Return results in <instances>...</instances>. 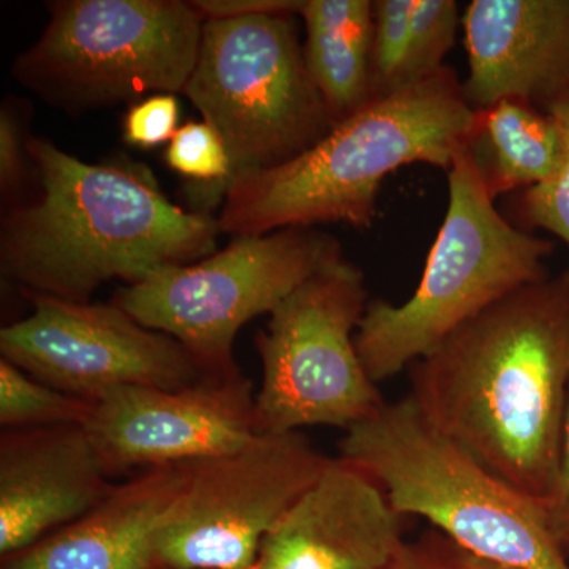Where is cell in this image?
<instances>
[{"label":"cell","instance_id":"e0dca14e","mask_svg":"<svg viewBox=\"0 0 569 569\" xmlns=\"http://www.w3.org/2000/svg\"><path fill=\"white\" fill-rule=\"evenodd\" d=\"M563 151L556 119L515 99L475 111L463 141V152L493 201L548 182L559 171Z\"/></svg>","mask_w":569,"mask_h":569},{"label":"cell","instance_id":"7402d4cb","mask_svg":"<svg viewBox=\"0 0 569 569\" xmlns=\"http://www.w3.org/2000/svg\"><path fill=\"white\" fill-rule=\"evenodd\" d=\"M460 22L455 0H415L400 89L418 84L447 66L445 58L455 47Z\"/></svg>","mask_w":569,"mask_h":569},{"label":"cell","instance_id":"4316f807","mask_svg":"<svg viewBox=\"0 0 569 569\" xmlns=\"http://www.w3.org/2000/svg\"><path fill=\"white\" fill-rule=\"evenodd\" d=\"M541 508L550 535L569 559V397L561 429L557 485L552 497Z\"/></svg>","mask_w":569,"mask_h":569},{"label":"cell","instance_id":"3957f363","mask_svg":"<svg viewBox=\"0 0 569 569\" xmlns=\"http://www.w3.org/2000/svg\"><path fill=\"white\" fill-rule=\"evenodd\" d=\"M473 116L449 66L372 99L290 162L238 176L217 219L220 233L246 238L318 223L366 230L376 222L385 179L413 163L448 171Z\"/></svg>","mask_w":569,"mask_h":569},{"label":"cell","instance_id":"5b68a950","mask_svg":"<svg viewBox=\"0 0 569 569\" xmlns=\"http://www.w3.org/2000/svg\"><path fill=\"white\" fill-rule=\"evenodd\" d=\"M448 208L417 290L400 306L370 299L355 343L373 383L408 369L459 326L549 277V239L498 211L466 152L447 171Z\"/></svg>","mask_w":569,"mask_h":569},{"label":"cell","instance_id":"30bf717a","mask_svg":"<svg viewBox=\"0 0 569 569\" xmlns=\"http://www.w3.org/2000/svg\"><path fill=\"white\" fill-rule=\"evenodd\" d=\"M302 433H258L244 447L189 463L157 539V568L254 569L266 535L328 466Z\"/></svg>","mask_w":569,"mask_h":569},{"label":"cell","instance_id":"4fadbf2b","mask_svg":"<svg viewBox=\"0 0 569 569\" xmlns=\"http://www.w3.org/2000/svg\"><path fill=\"white\" fill-rule=\"evenodd\" d=\"M403 545L402 516L383 489L331 459L266 535L254 569H385Z\"/></svg>","mask_w":569,"mask_h":569},{"label":"cell","instance_id":"7a4b0ae2","mask_svg":"<svg viewBox=\"0 0 569 569\" xmlns=\"http://www.w3.org/2000/svg\"><path fill=\"white\" fill-rule=\"evenodd\" d=\"M39 193L7 209L0 268L22 295L89 302L108 280L127 284L216 253L219 222L168 200L144 168L91 164L28 138Z\"/></svg>","mask_w":569,"mask_h":569},{"label":"cell","instance_id":"9a60e30c","mask_svg":"<svg viewBox=\"0 0 569 569\" xmlns=\"http://www.w3.org/2000/svg\"><path fill=\"white\" fill-rule=\"evenodd\" d=\"M462 26L475 111L505 99L546 110L568 91L569 0H473Z\"/></svg>","mask_w":569,"mask_h":569},{"label":"cell","instance_id":"d6986e66","mask_svg":"<svg viewBox=\"0 0 569 569\" xmlns=\"http://www.w3.org/2000/svg\"><path fill=\"white\" fill-rule=\"evenodd\" d=\"M92 408V402L48 387L0 359V425L7 430L84 426Z\"/></svg>","mask_w":569,"mask_h":569},{"label":"cell","instance_id":"7c38bea8","mask_svg":"<svg viewBox=\"0 0 569 569\" xmlns=\"http://www.w3.org/2000/svg\"><path fill=\"white\" fill-rule=\"evenodd\" d=\"M111 477L230 455L258 436L253 385L242 372L190 387H126L93 402L84 425Z\"/></svg>","mask_w":569,"mask_h":569},{"label":"cell","instance_id":"ac0fdd59","mask_svg":"<svg viewBox=\"0 0 569 569\" xmlns=\"http://www.w3.org/2000/svg\"><path fill=\"white\" fill-rule=\"evenodd\" d=\"M306 61L339 123L372 100L370 48L373 2L370 0H305Z\"/></svg>","mask_w":569,"mask_h":569},{"label":"cell","instance_id":"d4e9b609","mask_svg":"<svg viewBox=\"0 0 569 569\" xmlns=\"http://www.w3.org/2000/svg\"><path fill=\"white\" fill-rule=\"evenodd\" d=\"M179 102L171 93H156L133 103L123 116V141L141 149L170 142L178 132Z\"/></svg>","mask_w":569,"mask_h":569},{"label":"cell","instance_id":"83f0119b","mask_svg":"<svg viewBox=\"0 0 569 569\" xmlns=\"http://www.w3.org/2000/svg\"><path fill=\"white\" fill-rule=\"evenodd\" d=\"M203 20L250 17V14H299L305 0H193Z\"/></svg>","mask_w":569,"mask_h":569},{"label":"cell","instance_id":"484cf974","mask_svg":"<svg viewBox=\"0 0 569 569\" xmlns=\"http://www.w3.org/2000/svg\"><path fill=\"white\" fill-rule=\"evenodd\" d=\"M28 138H22L18 116L10 107L0 110V189L3 200L14 201L13 194L20 193L28 176Z\"/></svg>","mask_w":569,"mask_h":569},{"label":"cell","instance_id":"8fae6325","mask_svg":"<svg viewBox=\"0 0 569 569\" xmlns=\"http://www.w3.org/2000/svg\"><path fill=\"white\" fill-rule=\"evenodd\" d=\"M24 296L32 313L0 329V353L66 395L93 403L119 388L179 389L212 376L181 342L112 302Z\"/></svg>","mask_w":569,"mask_h":569},{"label":"cell","instance_id":"9c48e42d","mask_svg":"<svg viewBox=\"0 0 569 569\" xmlns=\"http://www.w3.org/2000/svg\"><path fill=\"white\" fill-rule=\"evenodd\" d=\"M367 306L365 272L340 258L277 307L254 339L263 365L254 396L257 433L309 426L347 430L387 406L356 350Z\"/></svg>","mask_w":569,"mask_h":569},{"label":"cell","instance_id":"6da1fadb","mask_svg":"<svg viewBox=\"0 0 569 569\" xmlns=\"http://www.w3.org/2000/svg\"><path fill=\"white\" fill-rule=\"evenodd\" d=\"M408 370L410 397L430 425L548 503L569 397V271L508 295Z\"/></svg>","mask_w":569,"mask_h":569},{"label":"cell","instance_id":"cb8c5ba5","mask_svg":"<svg viewBox=\"0 0 569 569\" xmlns=\"http://www.w3.org/2000/svg\"><path fill=\"white\" fill-rule=\"evenodd\" d=\"M385 569H515L482 559L447 535L430 530L415 542H407Z\"/></svg>","mask_w":569,"mask_h":569},{"label":"cell","instance_id":"2e32d148","mask_svg":"<svg viewBox=\"0 0 569 569\" xmlns=\"http://www.w3.org/2000/svg\"><path fill=\"white\" fill-rule=\"evenodd\" d=\"M189 479V463L149 468L3 569H156L157 539Z\"/></svg>","mask_w":569,"mask_h":569},{"label":"cell","instance_id":"277c9868","mask_svg":"<svg viewBox=\"0 0 569 569\" xmlns=\"http://www.w3.org/2000/svg\"><path fill=\"white\" fill-rule=\"evenodd\" d=\"M340 455L383 489L397 515L429 520L482 559L515 569H569L541 505L445 437L410 396L347 429Z\"/></svg>","mask_w":569,"mask_h":569},{"label":"cell","instance_id":"52a82bcc","mask_svg":"<svg viewBox=\"0 0 569 569\" xmlns=\"http://www.w3.org/2000/svg\"><path fill=\"white\" fill-rule=\"evenodd\" d=\"M295 17L204 21L183 96L227 146L228 187L238 176L290 162L337 126L307 66Z\"/></svg>","mask_w":569,"mask_h":569},{"label":"cell","instance_id":"44dd1931","mask_svg":"<svg viewBox=\"0 0 569 569\" xmlns=\"http://www.w3.org/2000/svg\"><path fill=\"white\" fill-rule=\"evenodd\" d=\"M559 123L563 137V159L548 182L539 183L507 200V219L522 230H542L569 247V89L546 108Z\"/></svg>","mask_w":569,"mask_h":569},{"label":"cell","instance_id":"5bb4252c","mask_svg":"<svg viewBox=\"0 0 569 569\" xmlns=\"http://www.w3.org/2000/svg\"><path fill=\"white\" fill-rule=\"evenodd\" d=\"M81 425L0 438V553L14 556L91 511L114 488Z\"/></svg>","mask_w":569,"mask_h":569},{"label":"cell","instance_id":"ba28073f","mask_svg":"<svg viewBox=\"0 0 569 569\" xmlns=\"http://www.w3.org/2000/svg\"><path fill=\"white\" fill-rule=\"evenodd\" d=\"M340 258L339 239L317 228L234 238L204 260L127 284L112 305L181 342L206 372L233 376L241 372L233 355L239 329L274 312L299 284Z\"/></svg>","mask_w":569,"mask_h":569},{"label":"cell","instance_id":"ffe728a7","mask_svg":"<svg viewBox=\"0 0 569 569\" xmlns=\"http://www.w3.org/2000/svg\"><path fill=\"white\" fill-rule=\"evenodd\" d=\"M164 162L187 178V194L198 211L208 213L223 203L230 182L227 146L209 123L187 122L168 142Z\"/></svg>","mask_w":569,"mask_h":569},{"label":"cell","instance_id":"603a6c76","mask_svg":"<svg viewBox=\"0 0 569 569\" xmlns=\"http://www.w3.org/2000/svg\"><path fill=\"white\" fill-rule=\"evenodd\" d=\"M415 0L373 2L372 48H370V96L372 99L402 91L400 74L407 58Z\"/></svg>","mask_w":569,"mask_h":569},{"label":"cell","instance_id":"8992f818","mask_svg":"<svg viewBox=\"0 0 569 569\" xmlns=\"http://www.w3.org/2000/svg\"><path fill=\"white\" fill-rule=\"evenodd\" d=\"M43 33L13 63V77L69 112L144 93H183L204 20L183 0H59Z\"/></svg>","mask_w":569,"mask_h":569}]
</instances>
